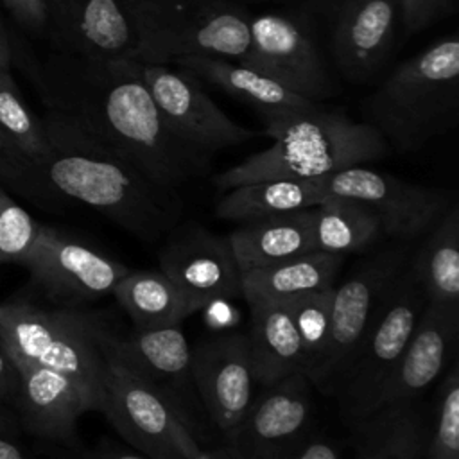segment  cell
I'll use <instances>...</instances> for the list:
<instances>
[{"label": "cell", "mask_w": 459, "mask_h": 459, "mask_svg": "<svg viewBox=\"0 0 459 459\" xmlns=\"http://www.w3.org/2000/svg\"><path fill=\"white\" fill-rule=\"evenodd\" d=\"M39 77L48 109L127 158L158 185L178 192L210 169V156L167 129L134 59L91 61L59 54Z\"/></svg>", "instance_id": "6da1fadb"}, {"label": "cell", "mask_w": 459, "mask_h": 459, "mask_svg": "<svg viewBox=\"0 0 459 459\" xmlns=\"http://www.w3.org/2000/svg\"><path fill=\"white\" fill-rule=\"evenodd\" d=\"M43 126L47 158L30 170L27 192L79 201L143 242H158L181 221L183 203L127 158L48 109Z\"/></svg>", "instance_id": "7a4b0ae2"}, {"label": "cell", "mask_w": 459, "mask_h": 459, "mask_svg": "<svg viewBox=\"0 0 459 459\" xmlns=\"http://www.w3.org/2000/svg\"><path fill=\"white\" fill-rule=\"evenodd\" d=\"M260 118L273 143L219 172L213 185L221 192L264 179L321 178L389 154V145L371 126L321 104Z\"/></svg>", "instance_id": "3957f363"}, {"label": "cell", "mask_w": 459, "mask_h": 459, "mask_svg": "<svg viewBox=\"0 0 459 459\" xmlns=\"http://www.w3.org/2000/svg\"><path fill=\"white\" fill-rule=\"evenodd\" d=\"M362 122L398 152L421 149L459 122V38L450 34L400 63L360 104Z\"/></svg>", "instance_id": "277c9868"}, {"label": "cell", "mask_w": 459, "mask_h": 459, "mask_svg": "<svg viewBox=\"0 0 459 459\" xmlns=\"http://www.w3.org/2000/svg\"><path fill=\"white\" fill-rule=\"evenodd\" d=\"M106 321L70 307L47 308L25 299L0 303V344L13 362L63 373L102 405L104 359L100 335Z\"/></svg>", "instance_id": "5b68a950"}, {"label": "cell", "mask_w": 459, "mask_h": 459, "mask_svg": "<svg viewBox=\"0 0 459 459\" xmlns=\"http://www.w3.org/2000/svg\"><path fill=\"white\" fill-rule=\"evenodd\" d=\"M136 36L134 61L170 65L213 56L242 61L251 13L242 0H127Z\"/></svg>", "instance_id": "8992f818"}, {"label": "cell", "mask_w": 459, "mask_h": 459, "mask_svg": "<svg viewBox=\"0 0 459 459\" xmlns=\"http://www.w3.org/2000/svg\"><path fill=\"white\" fill-rule=\"evenodd\" d=\"M425 303V292L409 260L389 287L333 394L346 425L373 411L377 396L403 353Z\"/></svg>", "instance_id": "52a82bcc"}, {"label": "cell", "mask_w": 459, "mask_h": 459, "mask_svg": "<svg viewBox=\"0 0 459 459\" xmlns=\"http://www.w3.org/2000/svg\"><path fill=\"white\" fill-rule=\"evenodd\" d=\"M411 256V244L394 240L357 264L341 283L335 281L328 344L317 364L305 375L321 394L333 398L380 303Z\"/></svg>", "instance_id": "ba28073f"}, {"label": "cell", "mask_w": 459, "mask_h": 459, "mask_svg": "<svg viewBox=\"0 0 459 459\" xmlns=\"http://www.w3.org/2000/svg\"><path fill=\"white\" fill-rule=\"evenodd\" d=\"M100 348L104 378L99 412L131 448L152 459H183L172 437V409L120 351L109 325L102 330Z\"/></svg>", "instance_id": "9c48e42d"}, {"label": "cell", "mask_w": 459, "mask_h": 459, "mask_svg": "<svg viewBox=\"0 0 459 459\" xmlns=\"http://www.w3.org/2000/svg\"><path fill=\"white\" fill-rule=\"evenodd\" d=\"M134 65L167 129L194 151L212 156L260 134L230 118L192 70L142 61Z\"/></svg>", "instance_id": "30bf717a"}, {"label": "cell", "mask_w": 459, "mask_h": 459, "mask_svg": "<svg viewBox=\"0 0 459 459\" xmlns=\"http://www.w3.org/2000/svg\"><path fill=\"white\" fill-rule=\"evenodd\" d=\"M57 307L75 308L113 294L129 265L56 228L39 224L30 249L18 260Z\"/></svg>", "instance_id": "8fae6325"}, {"label": "cell", "mask_w": 459, "mask_h": 459, "mask_svg": "<svg viewBox=\"0 0 459 459\" xmlns=\"http://www.w3.org/2000/svg\"><path fill=\"white\" fill-rule=\"evenodd\" d=\"M328 195H341L366 204L380 222L382 235L411 242L425 235L455 203L450 190L403 181L364 165L323 176Z\"/></svg>", "instance_id": "7c38bea8"}, {"label": "cell", "mask_w": 459, "mask_h": 459, "mask_svg": "<svg viewBox=\"0 0 459 459\" xmlns=\"http://www.w3.org/2000/svg\"><path fill=\"white\" fill-rule=\"evenodd\" d=\"M238 63L316 102L333 91L314 30L294 13L251 14L249 47Z\"/></svg>", "instance_id": "4fadbf2b"}, {"label": "cell", "mask_w": 459, "mask_h": 459, "mask_svg": "<svg viewBox=\"0 0 459 459\" xmlns=\"http://www.w3.org/2000/svg\"><path fill=\"white\" fill-rule=\"evenodd\" d=\"M117 344L127 360L154 385L185 429L208 443L210 421L203 409L192 373V348L181 323L160 328H133L117 333Z\"/></svg>", "instance_id": "5bb4252c"}, {"label": "cell", "mask_w": 459, "mask_h": 459, "mask_svg": "<svg viewBox=\"0 0 459 459\" xmlns=\"http://www.w3.org/2000/svg\"><path fill=\"white\" fill-rule=\"evenodd\" d=\"M192 373L210 427L222 445L233 436L249 411L256 378L249 357L247 335L215 333L192 348Z\"/></svg>", "instance_id": "9a60e30c"}, {"label": "cell", "mask_w": 459, "mask_h": 459, "mask_svg": "<svg viewBox=\"0 0 459 459\" xmlns=\"http://www.w3.org/2000/svg\"><path fill=\"white\" fill-rule=\"evenodd\" d=\"M310 391L312 384L303 373L262 387L222 445L231 459H285L310 432Z\"/></svg>", "instance_id": "2e32d148"}, {"label": "cell", "mask_w": 459, "mask_h": 459, "mask_svg": "<svg viewBox=\"0 0 459 459\" xmlns=\"http://www.w3.org/2000/svg\"><path fill=\"white\" fill-rule=\"evenodd\" d=\"M158 269L201 308L242 296V273L230 237L199 224H178L163 244Z\"/></svg>", "instance_id": "e0dca14e"}, {"label": "cell", "mask_w": 459, "mask_h": 459, "mask_svg": "<svg viewBox=\"0 0 459 459\" xmlns=\"http://www.w3.org/2000/svg\"><path fill=\"white\" fill-rule=\"evenodd\" d=\"M47 29L63 54L113 61L133 59L136 36L127 0H45Z\"/></svg>", "instance_id": "ac0fdd59"}, {"label": "cell", "mask_w": 459, "mask_h": 459, "mask_svg": "<svg viewBox=\"0 0 459 459\" xmlns=\"http://www.w3.org/2000/svg\"><path fill=\"white\" fill-rule=\"evenodd\" d=\"M20 373V387L11 407L23 432L32 437L77 446V421L82 414L95 411L91 398L72 378L54 369L14 362Z\"/></svg>", "instance_id": "d6986e66"}, {"label": "cell", "mask_w": 459, "mask_h": 459, "mask_svg": "<svg viewBox=\"0 0 459 459\" xmlns=\"http://www.w3.org/2000/svg\"><path fill=\"white\" fill-rule=\"evenodd\" d=\"M457 337L459 308L427 301L403 353L377 396L373 411L391 403L418 402L455 360Z\"/></svg>", "instance_id": "ffe728a7"}, {"label": "cell", "mask_w": 459, "mask_h": 459, "mask_svg": "<svg viewBox=\"0 0 459 459\" xmlns=\"http://www.w3.org/2000/svg\"><path fill=\"white\" fill-rule=\"evenodd\" d=\"M400 20L398 0H344L332 32L333 61L353 84L369 81L385 63Z\"/></svg>", "instance_id": "44dd1931"}, {"label": "cell", "mask_w": 459, "mask_h": 459, "mask_svg": "<svg viewBox=\"0 0 459 459\" xmlns=\"http://www.w3.org/2000/svg\"><path fill=\"white\" fill-rule=\"evenodd\" d=\"M251 323L247 335L253 373L260 387L273 385L307 368L305 348L285 301H247Z\"/></svg>", "instance_id": "7402d4cb"}, {"label": "cell", "mask_w": 459, "mask_h": 459, "mask_svg": "<svg viewBox=\"0 0 459 459\" xmlns=\"http://www.w3.org/2000/svg\"><path fill=\"white\" fill-rule=\"evenodd\" d=\"M312 215L314 206L242 222L228 235L240 273L316 251Z\"/></svg>", "instance_id": "603a6c76"}, {"label": "cell", "mask_w": 459, "mask_h": 459, "mask_svg": "<svg viewBox=\"0 0 459 459\" xmlns=\"http://www.w3.org/2000/svg\"><path fill=\"white\" fill-rule=\"evenodd\" d=\"M170 65L192 70L203 81L212 82L233 99L253 106L260 117L310 109L319 104L287 90L274 79L238 61L213 56H186L178 57Z\"/></svg>", "instance_id": "cb8c5ba5"}, {"label": "cell", "mask_w": 459, "mask_h": 459, "mask_svg": "<svg viewBox=\"0 0 459 459\" xmlns=\"http://www.w3.org/2000/svg\"><path fill=\"white\" fill-rule=\"evenodd\" d=\"M350 429L355 459H425L429 429L418 402L378 407Z\"/></svg>", "instance_id": "d4e9b609"}, {"label": "cell", "mask_w": 459, "mask_h": 459, "mask_svg": "<svg viewBox=\"0 0 459 459\" xmlns=\"http://www.w3.org/2000/svg\"><path fill=\"white\" fill-rule=\"evenodd\" d=\"M346 255L310 251L267 267L242 273V298L285 301L335 285Z\"/></svg>", "instance_id": "484cf974"}, {"label": "cell", "mask_w": 459, "mask_h": 459, "mask_svg": "<svg viewBox=\"0 0 459 459\" xmlns=\"http://www.w3.org/2000/svg\"><path fill=\"white\" fill-rule=\"evenodd\" d=\"M328 197L321 178H278L244 183L226 190L215 206L217 217L233 222H249L294 210L312 208Z\"/></svg>", "instance_id": "4316f807"}, {"label": "cell", "mask_w": 459, "mask_h": 459, "mask_svg": "<svg viewBox=\"0 0 459 459\" xmlns=\"http://www.w3.org/2000/svg\"><path fill=\"white\" fill-rule=\"evenodd\" d=\"M0 151L9 165V181L27 192V178L48 154L43 120L25 104L11 72L0 74Z\"/></svg>", "instance_id": "83f0119b"}, {"label": "cell", "mask_w": 459, "mask_h": 459, "mask_svg": "<svg viewBox=\"0 0 459 459\" xmlns=\"http://www.w3.org/2000/svg\"><path fill=\"white\" fill-rule=\"evenodd\" d=\"M411 265L429 303L459 308V204L457 201L425 233Z\"/></svg>", "instance_id": "f1b7e54d"}, {"label": "cell", "mask_w": 459, "mask_h": 459, "mask_svg": "<svg viewBox=\"0 0 459 459\" xmlns=\"http://www.w3.org/2000/svg\"><path fill=\"white\" fill-rule=\"evenodd\" d=\"M133 328H160L183 323L201 307L158 271H129L113 289Z\"/></svg>", "instance_id": "f546056e"}, {"label": "cell", "mask_w": 459, "mask_h": 459, "mask_svg": "<svg viewBox=\"0 0 459 459\" xmlns=\"http://www.w3.org/2000/svg\"><path fill=\"white\" fill-rule=\"evenodd\" d=\"M382 228L375 213L362 203L328 195L314 206L312 240L316 251L364 253L378 242Z\"/></svg>", "instance_id": "4dcf8cb0"}, {"label": "cell", "mask_w": 459, "mask_h": 459, "mask_svg": "<svg viewBox=\"0 0 459 459\" xmlns=\"http://www.w3.org/2000/svg\"><path fill=\"white\" fill-rule=\"evenodd\" d=\"M332 289L285 299L305 348V375L317 364L328 344L332 319Z\"/></svg>", "instance_id": "1f68e13d"}, {"label": "cell", "mask_w": 459, "mask_h": 459, "mask_svg": "<svg viewBox=\"0 0 459 459\" xmlns=\"http://www.w3.org/2000/svg\"><path fill=\"white\" fill-rule=\"evenodd\" d=\"M425 459H459V368L454 360L437 389L432 432L427 434Z\"/></svg>", "instance_id": "d6a6232c"}, {"label": "cell", "mask_w": 459, "mask_h": 459, "mask_svg": "<svg viewBox=\"0 0 459 459\" xmlns=\"http://www.w3.org/2000/svg\"><path fill=\"white\" fill-rule=\"evenodd\" d=\"M39 224L0 188V265L16 262L30 249Z\"/></svg>", "instance_id": "836d02e7"}, {"label": "cell", "mask_w": 459, "mask_h": 459, "mask_svg": "<svg viewBox=\"0 0 459 459\" xmlns=\"http://www.w3.org/2000/svg\"><path fill=\"white\" fill-rule=\"evenodd\" d=\"M36 454L47 459H152L131 446H124L108 436L99 439L93 446H61L52 443H43L36 448Z\"/></svg>", "instance_id": "e575fe53"}, {"label": "cell", "mask_w": 459, "mask_h": 459, "mask_svg": "<svg viewBox=\"0 0 459 459\" xmlns=\"http://www.w3.org/2000/svg\"><path fill=\"white\" fill-rule=\"evenodd\" d=\"M400 20L409 32H420L455 13L457 0H398Z\"/></svg>", "instance_id": "d590c367"}, {"label": "cell", "mask_w": 459, "mask_h": 459, "mask_svg": "<svg viewBox=\"0 0 459 459\" xmlns=\"http://www.w3.org/2000/svg\"><path fill=\"white\" fill-rule=\"evenodd\" d=\"M172 437L183 459H231L228 450L221 445L215 448H204L195 441V437L185 429V425L174 418L172 421Z\"/></svg>", "instance_id": "8d00e7d4"}, {"label": "cell", "mask_w": 459, "mask_h": 459, "mask_svg": "<svg viewBox=\"0 0 459 459\" xmlns=\"http://www.w3.org/2000/svg\"><path fill=\"white\" fill-rule=\"evenodd\" d=\"M285 459H342V450L335 439L308 432Z\"/></svg>", "instance_id": "74e56055"}, {"label": "cell", "mask_w": 459, "mask_h": 459, "mask_svg": "<svg viewBox=\"0 0 459 459\" xmlns=\"http://www.w3.org/2000/svg\"><path fill=\"white\" fill-rule=\"evenodd\" d=\"M11 14L27 29L41 32L47 29L45 0H0Z\"/></svg>", "instance_id": "f35d334b"}, {"label": "cell", "mask_w": 459, "mask_h": 459, "mask_svg": "<svg viewBox=\"0 0 459 459\" xmlns=\"http://www.w3.org/2000/svg\"><path fill=\"white\" fill-rule=\"evenodd\" d=\"M20 387V373L0 344V402L13 407Z\"/></svg>", "instance_id": "ab89813d"}, {"label": "cell", "mask_w": 459, "mask_h": 459, "mask_svg": "<svg viewBox=\"0 0 459 459\" xmlns=\"http://www.w3.org/2000/svg\"><path fill=\"white\" fill-rule=\"evenodd\" d=\"M0 459H39L38 454L20 443L18 436L0 434Z\"/></svg>", "instance_id": "60d3db41"}, {"label": "cell", "mask_w": 459, "mask_h": 459, "mask_svg": "<svg viewBox=\"0 0 459 459\" xmlns=\"http://www.w3.org/2000/svg\"><path fill=\"white\" fill-rule=\"evenodd\" d=\"M20 425L13 411L0 402V434H9V436H18L20 434Z\"/></svg>", "instance_id": "b9f144b4"}, {"label": "cell", "mask_w": 459, "mask_h": 459, "mask_svg": "<svg viewBox=\"0 0 459 459\" xmlns=\"http://www.w3.org/2000/svg\"><path fill=\"white\" fill-rule=\"evenodd\" d=\"M11 61H13V52H11V43L9 36L4 29V23L0 20V74L11 72Z\"/></svg>", "instance_id": "7bdbcfd3"}, {"label": "cell", "mask_w": 459, "mask_h": 459, "mask_svg": "<svg viewBox=\"0 0 459 459\" xmlns=\"http://www.w3.org/2000/svg\"><path fill=\"white\" fill-rule=\"evenodd\" d=\"M9 176H11L9 165H7V161H5V158H4V154H2V151H0V178L5 179V181H9Z\"/></svg>", "instance_id": "ee69618b"}]
</instances>
